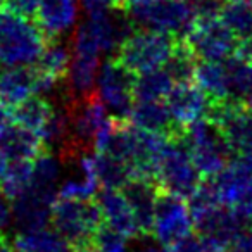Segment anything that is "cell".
<instances>
[{
	"label": "cell",
	"instance_id": "14",
	"mask_svg": "<svg viewBox=\"0 0 252 252\" xmlns=\"http://www.w3.org/2000/svg\"><path fill=\"white\" fill-rule=\"evenodd\" d=\"M57 199V192L40 190L30 187L28 192L12 200V220L19 230L47 226L50 223L52 206Z\"/></svg>",
	"mask_w": 252,
	"mask_h": 252
},
{
	"label": "cell",
	"instance_id": "47",
	"mask_svg": "<svg viewBox=\"0 0 252 252\" xmlns=\"http://www.w3.org/2000/svg\"><path fill=\"white\" fill-rule=\"evenodd\" d=\"M185 2H190V0H185Z\"/></svg>",
	"mask_w": 252,
	"mask_h": 252
},
{
	"label": "cell",
	"instance_id": "6",
	"mask_svg": "<svg viewBox=\"0 0 252 252\" xmlns=\"http://www.w3.org/2000/svg\"><path fill=\"white\" fill-rule=\"evenodd\" d=\"M176 40L178 38L169 33L138 30L121 43L116 59L133 74L147 73L168 63Z\"/></svg>",
	"mask_w": 252,
	"mask_h": 252
},
{
	"label": "cell",
	"instance_id": "22",
	"mask_svg": "<svg viewBox=\"0 0 252 252\" xmlns=\"http://www.w3.org/2000/svg\"><path fill=\"white\" fill-rule=\"evenodd\" d=\"M193 81L206 92L213 104L230 100V85L223 61H197Z\"/></svg>",
	"mask_w": 252,
	"mask_h": 252
},
{
	"label": "cell",
	"instance_id": "45",
	"mask_svg": "<svg viewBox=\"0 0 252 252\" xmlns=\"http://www.w3.org/2000/svg\"><path fill=\"white\" fill-rule=\"evenodd\" d=\"M238 2H244V4H247V5H251V7H252V0H238Z\"/></svg>",
	"mask_w": 252,
	"mask_h": 252
},
{
	"label": "cell",
	"instance_id": "25",
	"mask_svg": "<svg viewBox=\"0 0 252 252\" xmlns=\"http://www.w3.org/2000/svg\"><path fill=\"white\" fill-rule=\"evenodd\" d=\"M176 81L164 66L137 74L133 83V100H164Z\"/></svg>",
	"mask_w": 252,
	"mask_h": 252
},
{
	"label": "cell",
	"instance_id": "13",
	"mask_svg": "<svg viewBox=\"0 0 252 252\" xmlns=\"http://www.w3.org/2000/svg\"><path fill=\"white\" fill-rule=\"evenodd\" d=\"M95 197H97L95 202L100 209L102 221L107 226L114 228L126 238L144 237L133 209H131L130 200L126 199L121 189H104Z\"/></svg>",
	"mask_w": 252,
	"mask_h": 252
},
{
	"label": "cell",
	"instance_id": "28",
	"mask_svg": "<svg viewBox=\"0 0 252 252\" xmlns=\"http://www.w3.org/2000/svg\"><path fill=\"white\" fill-rule=\"evenodd\" d=\"M230 85V100L242 102L252 90V61L233 54L223 61Z\"/></svg>",
	"mask_w": 252,
	"mask_h": 252
},
{
	"label": "cell",
	"instance_id": "7",
	"mask_svg": "<svg viewBox=\"0 0 252 252\" xmlns=\"http://www.w3.org/2000/svg\"><path fill=\"white\" fill-rule=\"evenodd\" d=\"M154 182L161 190L183 199H189L202 182L180 135L169 137L166 147L162 149L156 166Z\"/></svg>",
	"mask_w": 252,
	"mask_h": 252
},
{
	"label": "cell",
	"instance_id": "16",
	"mask_svg": "<svg viewBox=\"0 0 252 252\" xmlns=\"http://www.w3.org/2000/svg\"><path fill=\"white\" fill-rule=\"evenodd\" d=\"M35 95V67L2 66L0 67V105L14 109L18 104Z\"/></svg>",
	"mask_w": 252,
	"mask_h": 252
},
{
	"label": "cell",
	"instance_id": "32",
	"mask_svg": "<svg viewBox=\"0 0 252 252\" xmlns=\"http://www.w3.org/2000/svg\"><path fill=\"white\" fill-rule=\"evenodd\" d=\"M128 238L116 231L114 228L107 226L102 223L98 230L95 231L94 238H92V245L97 252H128V245H126Z\"/></svg>",
	"mask_w": 252,
	"mask_h": 252
},
{
	"label": "cell",
	"instance_id": "4",
	"mask_svg": "<svg viewBox=\"0 0 252 252\" xmlns=\"http://www.w3.org/2000/svg\"><path fill=\"white\" fill-rule=\"evenodd\" d=\"M50 223L78 251L90 247L95 231L104 221L97 202L92 199L80 200L57 197L50 213Z\"/></svg>",
	"mask_w": 252,
	"mask_h": 252
},
{
	"label": "cell",
	"instance_id": "21",
	"mask_svg": "<svg viewBox=\"0 0 252 252\" xmlns=\"http://www.w3.org/2000/svg\"><path fill=\"white\" fill-rule=\"evenodd\" d=\"M18 252H76L56 228L40 226L32 230H19L12 240Z\"/></svg>",
	"mask_w": 252,
	"mask_h": 252
},
{
	"label": "cell",
	"instance_id": "37",
	"mask_svg": "<svg viewBox=\"0 0 252 252\" xmlns=\"http://www.w3.org/2000/svg\"><path fill=\"white\" fill-rule=\"evenodd\" d=\"M40 5V0H5L4 9L16 12L25 18H35L36 9Z\"/></svg>",
	"mask_w": 252,
	"mask_h": 252
},
{
	"label": "cell",
	"instance_id": "19",
	"mask_svg": "<svg viewBox=\"0 0 252 252\" xmlns=\"http://www.w3.org/2000/svg\"><path fill=\"white\" fill-rule=\"evenodd\" d=\"M128 121L142 130L159 131L169 137H178L180 128L173 123L164 100H133Z\"/></svg>",
	"mask_w": 252,
	"mask_h": 252
},
{
	"label": "cell",
	"instance_id": "26",
	"mask_svg": "<svg viewBox=\"0 0 252 252\" xmlns=\"http://www.w3.org/2000/svg\"><path fill=\"white\" fill-rule=\"evenodd\" d=\"M63 175V159L50 151H42L32 161V187L57 192V183Z\"/></svg>",
	"mask_w": 252,
	"mask_h": 252
},
{
	"label": "cell",
	"instance_id": "29",
	"mask_svg": "<svg viewBox=\"0 0 252 252\" xmlns=\"http://www.w3.org/2000/svg\"><path fill=\"white\" fill-rule=\"evenodd\" d=\"M32 187V161H9L7 169L0 180V189L12 202Z\"/></svg>",
	"mask_w": 252,
	"mask_h": 252
},
{
	"label": "cell",
	"instance_id": "44",
	"mask_svg": "<svg viewBox=\"0 0 252 252\" xmlns=\"http://www.w3.org/2000/svg\"><path fill=\"white\" fill-rule=\"evenodd\" d=\"M76 252H97L94 247H83V249H78Z\"/></svg>",
	"mask_w": 252,
	"mask_h": 252
},
{
	"label": "cell",
	"instance_id": "17",
	"mask_svg": "<svg viewBox=\"0 0 252 252\" xmlns=\"http://www.w3.org/2000/svg\"><path fill=\"white\" fill-rule=\"evenodd\" d=\"M0 151L7 161H33L43 151V142L33 131L9 121L0 128Z\"/></svg>",
	"mask_w": 252,
	"mask_h": 252
},
{
	"label": "cell",
	"instance_id": "23",
	"mask_svg": "<svg viewBox=\"0 0 252 252\" xmlns=\"http://www.w3.org/2000/svg\"><path fill=\"white\" fill-rule=\"evenodd\" d=\"M54 105L50 104L47 98L40 97V95H32L21 104H18L11 111V119L16 125L23 126L26 130L33 131L42 138V133L45 130V125L49 121L50 114H52Z\"/></svg>",
	"mask_w": 252,
	"mask_h": 252
},
{
	"label": "cell",
	"instance_id": "1",
	"mask_svg": "<svg viewBox=\"0 0 252 252\" xmlns=\"http://www.w3.org/2000/svg\"><path fill=\"white\" fill-rule=\"evenodd\" d=\"M180 138L200 176L213 178L230 162L233 151L221 128L211 118H200L183 126L180 130Z\"/></svg>",
	"mask_w": 252,
	"mask_h": 252
},
{
	"label": "cell",
	"instance_id": "20",
	"mask_svg": "<svg viewBox=\"0 0 252 252\" xmlns=\"http://www.w3.org/2000/svg\"><path fill=\"white\" fill-rule=\"evenodd\" d=\"M121 190L125 192L126 199L130 200L131 209H133L138 226L142 230V235L151 233L159 187L156 185V182H151V180L135 178L130 180Z\"/></svg>",
	"mask_w": 252,
	"mask_h": 252
},
{
	"label": "cell",
	"instance_id": "39",
	"mask_svg": "<svg viewBox=\"0 0 252 252\" xmlns=\"http://www.w3.org/2000/svg\"><path fill=\"white\" fill-rule=\"evenodd\" d=\"M131 252H166V249L162 245H159L158 242L152 244V242H145V244H140L138 247H135Z\"/></svg>",
	"mask_w": 252,
	"mask_h": 252
},
{
	"label": "cell",
	"instance_id": "46",
	"mask_svg": "<svg viewBox=\"0 0 252 252\" xmlns=\"http://www.w3.org/2000/svg\"><path fill=\"white\" fill-rule=\"evenodd\" d=\"M4 4H5V0H0V9H4Z\"/></svg>",
	"mask_w": 252,
	"mask_h": 252
},
{
	"label": "cell",
	"instance_id": "42",
	"mask_svg": "<svg viewBox=\"0 0 252 252\" xmlns=\"http://www.w3.org/2000/svg\"><path fill=\"white\" fill-rule=\"evenodd\" d=\"M244 104H245V107H247L249 111L252 112V90L249 92V94H247V97L244 98Z\"/></svg>",
	"mask_w": 252,
	"mask_h": 252
},
{
	"label": "cell",
	"instance_id": "12",
	"mask_svg": "<svg viewBox=\"0 0 252 252\" xmlns=\"http://www.w3.org/2000/svg\"><path fill=\"white\" fill-rule=\"evenodd\" d=\"M166 107L169 111L176 128L182 130L183 126L197 121L200 118H207L211 111V98L206 92L192 81H180L175 83L169 94L164 98Z\"/></svg>",
	"mask_w": 252,
	"mask_h": 252
},
{
	"label": "cell",
	"instance_id": "10",
	"mask_svg": "<svg viewBox=\"0 0 252 252\" xmlns=\"http://www.w3.org/2000/svg\"><path fill=\"white\" fill-rule=\"evenodd\" d=\"M199 61H224L237 52L238 40L220 18L195 19L183 36Z\"/></svg>",
	"mask_w": 252,
	"mask_h": 252
},
{
	"label": "cell",
	"instance_id": "43",
	"mask_svg": "<svg viewBox=\"0 0 252 252\" xmlns=\"http://www.w3.org/2000/svg\"><path fill=\"white\" fill-rule=\"evenodd\" d=\"M114 5H116V9H123V11H125L126 0H114Z\"/></svg>",
	"mask_w": 252,
	"mask_h": 252
},
{
	"label": "cell",
	"instance_id": "9",
	"mask_svg": "<svg viewBox=\"0 0 252 252\" xmlns=\"http://www.w3.org/2000/svg\"><path fill=\"white\" fill-rule=\"evenodd\" d=\"M137 74L118 59H107L100 66L95 81V94L114 118L126 119L133 105V83Z\"/></svg>",
	"mask_w": 252,
	"mask_h": 252
},
{
	"label": "cell",
	"instance_id": "38",
	"mask_svg": "<svg viewBox=\"0 0 252 252\" xmlns=\"http://www.w3.org/2000/svg\"><path fill=\"white\" fill-rule=\"evenodd\" d=\"M11 221H12L11 204H9V199L4 195V192L0 189V231L5 230L11 224Z\"/></svg>",
	"mask_w": 252,
	"mask_h": 252
},
{
	"label": "cell",
	"instance_id": "31",
	"mask_svg": "<svg viewBox=\"0 0 252 252\" xmlns=\"http://www.w3.org/2000/svg\"><path fill=\"white\" fill-rule=\"evenodd\" d=\"M197 61L199 59L192 52V49L187 45L185 40L178 38L175 43V49H173V54L169 56L164 67L169 71V74H171L176 83H180V81H192Z\"/></svg>",
	"mask_w": 252,
	"mask_h": 252
},
{
	"label": "cell",
	"instance_id": "36",
	"mask_svg": "<svg viewBox=\"0 0 252 252\" xmlns=\"http://www.w3.org/2000/svg\"><path fill=\"white\" fill-rule=\"evenodd\" d=\"M80 5L87 18H100L116 9L114 0H80Z\"/></svg>",
	"mask_w": 252,
	"mask_h": 252
},
{
	"label": "cell",
	"instance_id": "8",
	"mask_svg": "<svg viewBox=\"0 0 252 252\" xmlns=\"http://www.w3.org/2000/svg\"><path fill=\"white\" fill-rule=\"evenodd\" d=\"M192 230V214L185 199L159 189L151 226V233L154 235L156 242L164 249H171L183 238L190 237Z\"/></svg>",
	"mask_w": 252,
	"mask_h": 252
},
{
	"label": "cell",
	"instance_id": "34",
	"mask_svg": "<svg viewBox=\"0 0 252 252\" xmlns=\"http://www.w3.org/2000/svg\"><path fill=\"white\" fill-rule=\"evenodd\" d=\"M226 0H190L195 19H211L220 18V12L223 9Z\"/></svg>",
	"mask_w": 252,
	"mask_h": 252
},
{
	"label": "cell",
	"instance_id": "11",
	"mask_svg": "<svg viewBox=\"0 0 252 252\" xmlns=\"http://www.w3.org/2000/svg\"><path fill=\"white\" fill-rule=\"evenodd\" d=\"M223 131L231 151L252 152V112L235 100L216 102L207 114Z\"/></svg>",
	"mask_w": 252,
	"mask_h": 252
},
{
	"label": "cell",
	"instance_id": "24",
	"mask_svg": "<svg viewBox=\"0 0 252 252\" xmlns=\"http://www.w3.org/2000/svg\"><path fill=\"white\" fill-rule=\"evenodd\" d=\"M69 59H71V50L61 42V38L47 40L45 49L42 50V54L36 59V63L33 64V67L42 76H47L50 80L61 83L64 80V76H66Z\"/></svg>",
	"mask_w": 252,
	"mask_h": 252
},
{
	"label": "cell",
	"instance_id": "33",
	"mask_svg": "<svg viewBox=\"0 0 252 252\" xmlns=\"http://www.w3.org/2000/svg\"><path fill=\"white\" fill-rule=\"evenodd\" d=\"M169 252H226V249L214 244V242L207 240V238L190 235V237L183 238V240L178 242L176 245H173V247L169 249Z\"/></svg>",
	"mask_w": 252,
	"mask_h": 252
},
{
	"label": "cell",
	"instance_id": "30",
	"mask_svg": "<svg viewBox=\"0 0 252 252\" xmlns=\"http://www.w3.org/2000/svg\"><path fill=\"white\" fill-rule=\"evenodd\" d=\"M220 19L237 36V40L252 35V7L244 2L226 0L220 12Z\"/></svg>",
	"mask_w": 252,
	"mask_h": 252
},
{
	"label": "cell",
	"instance_id": "41",
	"mask_svg": "<svg viewBox=\"0 0 252 252\" xmlns=\"http://www.w3.org/2000/svg\"><path fill=\"white\" fill-rule=\"evenodd\" d=\"M7 164H9L7 158L4 156V152L0 151V180H2V176H4V173H5V169H7Z\"/></svg>",
	"mask_w": 252,
	"mask_h": 252
},
{
	"label": "cell",
	"instance_id": "40",
	"mask_svg": "<svg viewBox=\"0 0 252 252\" xmlns=\"http://www.w3.org/2000/svg\"><path fill=\"white\" fill-rule=\"evenodd\" d=\"M9 121H12L11 119V109L0 105V128H2L4 125H7Z\"/></svg>",
	"mask_w": 252,
	"mask_h": 252
},
{
	"label": "cell",
	"instance_id": "27",
	"mask_svg": "<svg viewBox=\"0 0 252 252\" xmlns=\"http://www.w3.org/2000/svg\"><path fill=\"white\" fill-rule=\"evenodd\" d=\"M95 169L97 178L104 189H123L131 180V169L125 161L109 156L105 152H95Z\"/></svg>",
	"mask_w": 252,
	"mask_h": 252
},
{
	"label": "cell",
	"instance_id": "3",
	"mask_svg": "<svg viewBox=\"0 0 252 252\" xmlns=\"http://www.w3.org/2000/svg\"><path fill=\"white\" fill-rule=\"evenodd\" d=\"M125 12L140 30L162 32L183 38L195 23L190 2L185 0H128Z\"/></svg>",
	"mask_w": 252,
	"mask_h": 252
},
{
	"label": "cell",
	"instance_id": "35",
	"mask_svg": "<svg viewBox=\"0 0 252 252\" xmlns=\"http://www.w3.org/2000/svg\"><path fill=\"white\" fill-rule=\"evenodd\" d=\"M226 252H252V224L245 223L228 244Z\"/></svg>",
	"mask_w": 252,
	"mask_h": 252
},
{
	"label": "cell",
	"instance_id": "18",
	"mask_svg": "<svg viewBox=\"0 0 252 252\" xmlns=\"http://www.w3.org/2000/svg\"><path fill=\"white\" fill-rule=\"evenodd\" d=\"M98 69H100V56L71 52L69 66H67L66 76H64L69 98L94 94Z\"/></svg>",
	"mask_w": 252,
	"mask_h": 252
},
{
	"label": "cell",
	"instance_id": "2",
	"mask_svg": "<svg viewBox=\"0 0 252 252\" xmlns=\"http://www.w3.org/2000/svg\"><path fill=\"white\" fill-rule=\"evenodd\" d=\"M47 38L36 23L7 9H0V64L33 66L45 49Z\"/></svg>",
	"mask_w": 252,
	"mask_h": 252
},
{
	"label": "cell",
	"instance_id": "5",
	"mask_svg": "<svg viewBox=\"0 0 252 252\" xmlns=\"http://www.w3.org/2000/svg\"><path fill=\"white\" fill-rule=\"evenodd\" d=\"M218 199L252 224V152H240L209 180Z\"/></svg>",
	"mask_w": 252,
	"mask_h": 252
},
{
	"label": "cell",
	"instance_id": "15",
	"mask_svg": "<svg viewBox=\"0 0 252 252\" xmlns=\"http://www.w3.org/2000/svg\"><path fill=\"white\" fill-rule=\"evenodd\" d=\"M78 19V0H40L35 23L47 40L66 35Z\"/></svg>",
	"mask_w": 252,
	"mask_h": 252
}]
</instances>
